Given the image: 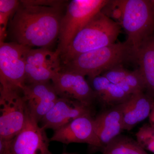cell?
I'll return each mask as SVG.
<instances>
[{
    "label": "cell",
    "mask_w": 154,
    "mask_h": 154,
    "mask_svg": "<svg viewBox=\"0 0 154 154\" xmlns=\"http://www.w3.org/2000/svg\"><path fill=\"white\" fill-rule=\"evenodd\" d=\"M60 9L21 3L10 23L14 42L31 48H46L52 44L59 34L63 17Z\"/></svg>",
    "instance_id": "obj_1"
},
{
    "label": "cell",
    "mask_w": 154,
    "mask_h": 154,
    "mask_svg": "<svg viewBox=\"0 0 154 154\" xmlns=\"http://www.w3.org/2000/svg\"><path fill=\"white\" fill-rule=\"evenodd\" d=\"M137 63L132 50L126 42H119L77 56L64 63L62 69L72 71L89 79L127 61Z\"/></svg>",
    "instance_id": "obj_2"
},
{
    "label": "cell",
    "mask_w": 154,
    "mask_h": 154,
    "mask_svg": "<svg viewBox=\"0 0 154 154\" xmlns=\"http://www.w3.org/2000/svg\"><path fill=\"white\" fill-rule=\"evenodd\" d=\"M120 26L99 11L77 34L60 56L63 63L79 54L115 43L120 33Z\"/></svg>",
    "instance_id": "obj_3"
},
{
    "label": "cell",
    "mask_w": 154,
    "mask_h": 154,
    "mask_svg": "<svg viewBox=\"0 0 154 154\" xmlns=\"http://www.w3.org/2000/svg\"><path fill=\"white\" fill-rule=\"evenodd\" d=\"M121 25L137 61L145 41L154 33V0H122Z\"/></svg>",
    "instance_id": "obj_4"
},
{
    "label": "cell",
    "mask_w": 154,
    "mask_h": 154,
    "mask_svg": "<svg viewBox=\"0 0 154 154\" xmlns=\"http://www.w3.org/2000/svg\"><path fill=\"white\" fill-rule=\"evenodd\" d=\"M109 0H72L61 20L56 51L62 55L77 34L109 2Z\"/></svg>",
    "instance_id": "obj_5"
},
{
    "label": "cell",
    "mask_w": 154,
    "mask_h": 154,
    "mask_svg": "<svg viewBox=\"0 0 154 154\" xmlns=\"http://www.w3.org/2000/svg\"><path fill=\"white\" fill-rule=\"evenodd\" d=\"M30 49L14 42L0 43L1 88L22 92L26 85V58Z\"/></svg>",
    "instance_id": "obj_6"
},
{
    "label": "cell",
    "mask_w": 154,
    "mask_h": 154,
    "mask_svg": "<svg viewBox=\"0 0 154 154\" xmlns=\"http://www.w3.org/2000/svg\"><path fill=\"white\" fill-rule=\"evenodd\" d=\"M20 92L0 88V139L12 140L25 126L27 108Z\"/></svg>",
    "instance_id": "obj_7"
},
{
    "label": "cell",
    "mask_w": 154,
    "mask_h": 154,
    "mask_svg": "<svg viewBox=\"0 0 154 154\" xmlns=\"http://www.w3.org/2000/svg\"><path fill=\"white\" fill-rule=\"evenodd\" d=\"M51 82L59 97L76 100L91 107L96 99L85 76L77 72L61 69Z\"/></svg>",
    "instance_id": "obj_8"
},
{
    "label": "cell",
    "mask_w": 154,
    "mask_h": 154,
    "mask_svg": "<svg viewBox=\"0 0 154 154\" xmlns=\"http://www.w3.org/2000/svg\"><path fill=\"white\" fill-rule=\"evenodd\" d=\"M45 130L39 126L27 109L25 126L12 140L11 154H49L50 140Z\"/></svg>",
    "instance_id": "obj_9"
},
{
    "label": "cell",
    "mask_w": 154,
    "mask_h": 154,
    "mask_svg": "<svg viewBox=\"0 0 154 154\" xmlns=\"http://www.w3.org/2000/svg\"><path fill=\"white\" fill-rule=\"evenodd\" d=\"M50 140L66 144L87 143L96 147H102L96 134L94 118L92 115L79 117L54 131Z\"/></svg>",
    "instance_id": "obj_10"
},
{
    "label": "cell",
    "mask_w": 154,
    "mask_h": 154,
    "mask_svg": "<svg viewBox=\"0 0 154 154\" xmlns=\"http://www.w3.org/2000/svg\"><path fill=\"white\" fill-rule=\"evenodd\" d=\"M22 93L27 110L38 123L59 98L49 82L26 85Z\"/></svg>",
    "instance_id": "obj_11"
},
{
    "label": "cell",
    "mask_w": 154,
    "mask_h": 154,
    "mask_svg": "<svg viewBox=\"0 0 154 154\" xmlns=\"http://www.w3.org/2000/svg\"><path fill=\"white\" fill-rule=\"evenodd\" d=\"M92 115L91 107L76 100L59 97L42 119V127L56 130L83 116Z\"/></svg>",
    "instance_id": "obj_12"
},
{
    "label": "cell",
    "mask_w": 154,
    "mask_h": 154,
    "mask_svg": "<svg viewBox=\"0 0 154 154\" xmlns=\"http://www.w3.org/2000/svg\"><path fill=\"white\" fill-rule=\"evenodd\" d=\"M123 103L113 106L94 118L96 134L103 148L124 130Z\"/></svg>",
    "instance_id": "obj_13"
},
{
    "label": "cell",
    "mask_w": 154,
    "mask_h": 154,
    "mask_svg": "<svg viewBox=\"0 0 154 154\" xmlns=\"http://www.w3.org/2000/svg\"><path fill=\"white\" fill-rule=\"evenodd\" d=\"M154 98L143 92L133 94L123 103L124 130H131L149 116Z\"/></svg>",
    "instance_id": "obj_14"
},
{
    "label": "cell",
    "mask_w": 154,
    "mask_h": 154,
    "mask_svg": "<svg viewBox=\"0 0 154 154\" xmlns=\"http://www.w3.org/2000/svg\"><path fill=\"white\" fill-rule=\"evenodd\" d=\"M89 79L96 99L104 105L113 107L119 105L126 102L131 96L102 75Z\"/></svg>",
    "instance_id": "obj_15"
},
{
    "label": "cell",
    "mask_w": 154,
    "mask_h": 154,
    "mask_svg": "<svg viewBox=\"0 0 154 154\" xmlns=\"http://www.w3.org/2000/svg\"><path fill=\"white\" fill-rule=\"evenodd\" d=\"M148 94L154 98V33L143 42L137 57Z\"/></svg>",
    "instance_id": "obj_16"
},
{
    "label": "cell",
    "mask_w": 154,
    "mask_h": 154,
    "mask_svg": "<svg viewBox=\"0 0 154 154\" xmlns=\"http://www.w3.org/2000/svg\"><path fill=\"white\" fill-rule=\"evenodd\" d=\"M102 154H148L137 141L120 134L105 146Z\"/></svg>",
    "instance_id": "obj_17"
},
{
    "label": "cell",
    "mask_w": 154,
    "mask_h": 154,
    "mask_svg": "<svg viewBox=\"0 0 154 154\" xmlns=\"http://www.w3.org/2000/svg\"><path fill=\"white\" fill-rule=\"evenodd\" d=\"M26 62L36 66H61L59 54L45 48H31L27 54Z\"/></svg>",
    "instance_id": "obj_18"
},
{
    "label": "cell",
    "mask_w": 154,
    "mask_h": 154,
    "mask_svg": "<svg viewBox=\"0 0 154 154\" xmlns=\"http://www.w3.org/2000/svg\"><path fill=\"white\" fill-rule=\"evenodd\" d=\"M61 69V66H36L26 63V85L48 82Z\"/></svg>",
    "instance_id": "obj_19"
},
{
    "label": "cell",
    "mask_w": 154,
    "mask_h": 154,
    "mask_svg": "<svg viewBox=\"0 0 154 154\" xmlns=\"http://www.w3.org/2000/svg\"><path fill=\"white\" fill-rule=\"evenodd\" d=\"M137 141L144 149L154 154V128L150 124H144L136 134Z\"/></svg>",
    "instance_id": "obj_20"
},
{
    "label": "cell",
    "mask_w": 154,
    "mask_h": 154,
    "mask_svg": "<svg viewBox=\"0 0 154 154\" xmlns=\"http://www.w3.org/2000/svg\"><path fill=\"white\" fill-rule=\"evenodd\" d=\"M119 84L126 85L130 88L133 94L143 92L146 90L144 81L139 69L133 71H128L123 82L118 85Z\"/></svg>",
    "instance_id": "obj_21"
},
{
    "label": "cell",
    "mask_w": 154,
    "mask_h": 154,
    "mask_svg": "<svg viewBox=\"0 0 154 154\" xmlns=\"http://www.w3.org/2000/svg\"><path fill=\"white\" fill-rule=\"evenodd\" d=\"M128 71L122 65H119L107 70L101 75L111 83L117 85L123 82Z\"/></svg>",
    "instance_id": "obj_22"
},
{
    "label": "cell",
    "mask_w": 154,
    "mask_h": 154,
    "mask_svg": "<svg viewBox=\"0 0 154 154\" xmlns=\"http://www.w3.org/2000/svg\"><path fill=\"white\" fill-rule=\"evenodd\" d=\"M20 4L17 0H0V12L15 14Z\"/></svg>",
    "instance_id": "obj_23"
},
{
    "label": "cell",
    "mask_w": 154,
    "mask_h": 154,
    "mask_svg": "<svg viewBox=\"0 0 154 154\" xmlns=\"http://www.w3.org/2000/svg\"><path fill=\"white\" fill-rule=\"evenodd\" d=\"M21 3L31 5L60 7L63 1H21Z\"/></svg>",
    "instance_id": "obj_24"
},
{
    "label": "cell",
    "mask_w": 154,
    "mask_h": 154,
    "mask_svg": "<svg viewBox=\"0 0 154 154\" xmlns=\"http://www.w3.org/2000/svg\"><path fill=\"white\" fill-rule=\"evenodd\" d=\"M12 140H7L0 139V154L11 153Z\"/></svg>",
    "instance_id": "obj_25"
},
{
    "label": "cell",
    "mask_w": 154,
    "mask_h": 154,
    "mask_svg": "<svg viewBox=\"0 0 154 154\" xmlns=\"http://www.w3.org/2000/svg\"><path fill=\"white\" fill-rule=\"evenodd\" d=\"M150 125L154 128V102L149 117Z\"/></svg>",
    "instance_id": "obj_26"
},
{
    "label": "cell",
    "mask_w": 154,
    "mask_h": 154,
    "mask_svg": "<svg viewBox=\"0 0 154 154\" xmlns=\"http://www.w3.org/2000/svg\"><path fill=\"white\" fill-rule=\"evenodd\" d=\"M52 154V153L51 152H49V154ZM61 154H77L76 153H63Z\"/></svg>",
    "instance_id": "obj_27"
},
{
    "label": "cell",
    "mask_w": 154,
    "mask_h": 154,
    "mask_svg": "<svg viewBox=\"0 0 154 154\" xmlns=\"http://www.w3.org/2000/svg\"><path fill=\"white\" fill-rule=\"evenodd\" d=\"M11 154V153H10V154Z\"/></svg>",
    "instance_id": "obj_28"
}]
</instances>
